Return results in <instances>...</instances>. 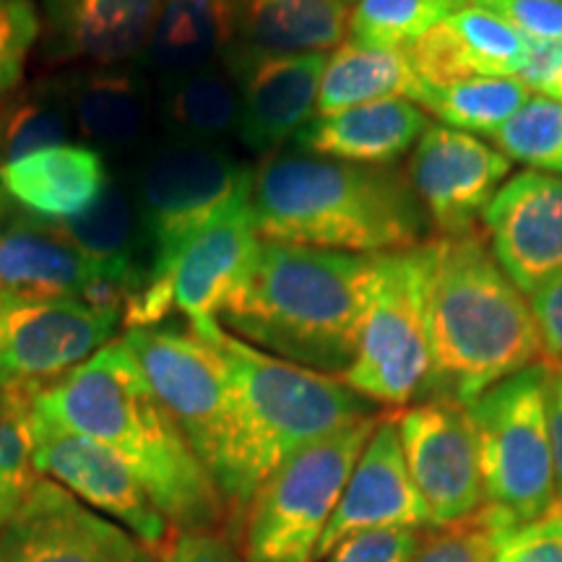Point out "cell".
I'll return each instance as SVG.
<instances>
[{"label": "cell", "mask_w": 562, "mask_h": 562, "mask_svg": "<svg viewBox=\"0 0 562 562\" xmlns=\"http://www.w3.org/2000/svg\"><path fill=\"white\" fill-rule=\"evenodd\" d=\"M34 409L128 463L172 529H227V505L214 476L123 339L104 344L66 378L47 385L34 398Z\"/></svg>", "instance_id": "6da1fadb"}, {"label": "cell", "mask_w": 562, "mask_h": 562, "mask_svg": "<svg viewBox=\"0 0 562 562\" xmlns=\"http://www.w3.org/2000/svg\"><path fill=\"white\" fill-rule=\"evenodd\" d=\"M372 256L258 243L222 328L300 368L341 378L360 347Z\"/></svg>", "instance_id": "7a4b0ae2"}, {"label": "cell", "mask_w": 562, "mask_h": 562, "mask_svg": "<svg viewBox=\"0 0 562 562\" xmlns=\"http://www.w3.org/2000/svg\"><path fill=\"white\" fill-rule=\"evenodd\" d=\"M430 378L425 398L472 404L505 378L547 360L531 302L480 229L430 243Z\"/></svg>", "instance_id": "3957f363"}, {"label": "cell", "mask_w": 562, "mask_h": 562, "mask_svg": "<svg viewBox=\"0 0 562 562\" xmlns=\"http://www.w3.org/2000/svg\"><path fill=\"white\" fill-rule=\"evenodd\" d=\"M250 214L258 240L355 256L419 248L430 227L406 172L313 154L263 161Z\"/></svg>", "instance_id": "277c9868"}, {"label": "cell", "mask_w": 562, "mask_h": 562, "mask_svg": "<svg viewBox=\"0 0 562 562\" xmlns=\"http://www.w3.org/2000/svg\"><path fill=\"white\" fill-rule=\"evenodd\" d=\"M199 339L220 355L229 381V438L214 482L229 521L240 529L252 495L281 463L300 448L370 417L372 406L341 378L266 355L224 331L222 323Z\"/></svg>", "instance_id": "5b68a950"}, {"label": "cell", "mask_w": 562, "mask_h": 562, "mask_svg": "<svg viewBox=\"0 0 562 562\" xmlns=\"http://www.w3.org/2000/svg\"><path fill=\"white\" fill-rule=\"evenodd\" d=\"M375 414L292 453L258 487L240 521L245 562H313L351 469L378 425Z\"/></svg>", "instance_id": "8992f818"}, {"label": "cell", "mask_w": 562, "mask_h": 562, "mask_svg": "<svg viewBox=\"0 0 562 562\" xmlns=\"http://www.w3.org/2000/svg\"><path fill=\"white\" fill-rule=\"evenodd\" d=\"M256 170L220 144L172 138L146 149L128 188L136 203L151 279L170 281L180 250L216 214L250 195Z\"/></svg>", "instance_id": "52a82bcc"}, {"label": "cell", "mask_w": 562, "mask_h": 562, "mask_svg": "<svg viewBox=\"0 0 562 562\" xmlns=\"http://www.w3.org/2000/svg\"><path fill=\"white\" fill-rule=\"evenodd\" d=\"M430 243L372 256L360 347L341 381L370 404L404 409L430 378L427 339Z\"/></svg>", "instance_id": "ba28073f"}, {"label": "cell", "mask_w": 562, "mask_h": 562, "mask_svg": "<svg viewBox=\"0 0 562 562\" xmlns=\"http://www.w3.org/2000/svg\"><path fill=\"white\" fill-rule=\"evenodd\" d=\"M550 362L542 360L505 378L469 404L484 501L501 505L518 524L539 518L558 503L547 427Z\"/></svg>", "instance_id": "9c48e42d"}, {"label": "cell", "mask_w": 562, "mask_h": 562, "mask_svg": "<svg viewBox=\"0 0 562 562\" xmlns=\"http://www.w3.org/2000/svg\"><path fill=\"white\" fill-rule=\"evenodd\" d=\"M121 321L79 297L0 290V393L40 396L115 339Z\"/></svg>", "instance_id": "30bf717a"}, {"label": "cell", "mask_w": 562, "mask_h": 562, "mask_svg": "<svg viewBox=\"0 0 562 562\" xmlns=\"http://www.w3.org/2000/svg\"><path fill=\"white\" fill-rule=\"evenodd\" d=\"M123 341L157 398L214 476L229 438L232 396L224 364L206 341L175 328H136Z\"/></svg>", "instance_id": "8fae6325"}, {"label": "cell", "mask_w": 562, "mask_h": 562, "mask_svg": "<svg viewBox=\"0 0 562 562\" xmlns=\"http://www.w3.org/2000/svg\"><path fill=\"white\" fill-rule=\"evenodd\" d=\"M32 435L34 463L42 476L58 482L83 505L128 529L146 550L159 554L175 529L128 463L37 409H32Z\"/></svg>", "instance_id": "7c38bea8"}, {"label": "cell", "mask_w": 562, "mask_h": 562, "mask_svg": "<svg viewBox=\"0 0 562 562\" xmlns=\"http://www.w3.org/2000/svg\"><path fill=\"white\" fill-rule=\"evenodd\" d=\"M406 469L430 526L467 516L484 503L480 442L467 404L425 398L396 414Z\"/></svg>", "instance_id": "4fadbf2b"}, {"label": "cell", "mask_w": 562, "mask_h": 562, "mask_svg": "<svg viewBox=\"0 0 562 562\" xmlns=\"http://www.w3.org/2000/svg\"><path fill=\"white\" fill-rule=\"evenodd\" d=\"M128 529L40 476L0 529V562H154Z\"/></svg>", "instance_id": "5bb4252c"}, {"label": "cell", "mask_w": 562, "mask_h": 562, "mask_svg": "<svg viewBox=\"0 0 562 562\" xmlns=\"http://www.w3.org/2000/svg\"><path fill=\"white\" fill-rule=\"evenodd\" d=\"M510 175L501 149L448 125H432L412 149L406 178L438 237L476 232L490 201Z\"/></svg>", "instance_id": "9a60e30c"}, {"label": "cell", "mask_w": 562, "mask_h": 562, "mask_svg": "<svg viewBox=\"0 0 562 562\" xmlns=\"http://www.w3.org/2000/svg\"><path fill=\"white\" fill-rule=\"evenodd\" d=\"M482 220L492 256L526 297L562 273V175H513Z\"/></svg>", "instance_id": "2e32d148"}, {"label": "cell", "mask_w": 562, "mask_h": 562, "mask_svg": "<svg viewBox=\"0 0 562 562\" xmlns=\"http://www.w3.org/2000/svg\"><path fill=\"white\" fill-rule=\"evenodd\" d=\"M326 60V53L224 55V68L240 91L237 136L250 151L279 149L313 121Z\"/></svg>", "instance_id": "e0dca14e"}, {"label": "cell", "mask_w": 562, "mask_h": 562, "mask_svg": "<svg viewBox=\"0 0 562 562\" xmlns=\"http://www.w3.org/2000/svg\"><path fill=\"white\" fill-rule=\"evenodd\" d=\"M389 526H409V529L430 526V513L422 503L409 469H406L396 414L378 419L368 446L362 448L360 459L351 469L331 521L323 531L313 562L326 558L351 533L389 529Z\"/></svg>", "instance_id": "ac0fdd59"}, {"label": "cell", "mask_w": 562, "mask_h": 562, "mask_svg": "<svg viewBox=\"0 0 562 562\" xmlns=\"http://www.w3.org/2000/svg\"><path fill=\"white\" fill-rule=\"evenodd\" d=\"M250 195L216 214L188 240L172 266L175 307L186 315L191 334L206 336L220 328V313L237 290L258 250Z\"/></svg>", "instance_id": "d6986e66"}, {"label": "cell", "mask_w": 562, "mask_h": 562, "mask_svg": "<svg viewBox=\"0 0 562 562\" xmlns=\"http://www.w3.org/2000/svg\"><path fill=\"white\" fill-rule=\"evenodd\" d=\"M533 45L482 5H463L406 50L425 89L482 76H521Z\"/></svg>", "instance_id": "ffe728a7"}, {"label": "cell", "mask_w": 562, "mask_h": 562, "mask_svg": "<svg viewBox=\"0 0 562 562\" xmlns=\"http://www.w3.org/2000/svg\"><path fill=\"white\" fill-rule=\"evenodd\" d=\"M157 9L159 0H45L47 53L89 66L138 60Z\"/></svg>", "instance_id": "44dd1931"}, {"label": "cell", "mask_w": 562, "mask_h": 562, "mask_svg": "<svg viewBox=\"0 0 562 562\" xmlns=\"http://www.w3.org/2000/svg\"><path fill=\"white\" fill-rule=\"evenodd\" d=\"M74 131L97 151L136 149L149 128L157 100L136 66H87L58 79Z\"/></svg>", "instance_id": "7402d4cb"}, {"label": "cell", "mask_w": 562, "mask_h": 562, "mask_svg": "<svg viewBox=\"0 0 562 562\" xmlns=\"http://www.w3.org/2000/svg\"><path fill=\"white\" fill-rule=\"evenodd\" d=\"M430 128L427 112L409 100H381L328 117H315L294 136V146L313 157L364 167H393Z\"/></svg>", "instance_id": "603a6c76"}, {"label": "cell", "mask_w": 562, "mask_h": 562, "mask_svg": "<svg viewBox=\"0 0 562 562\" xmlns=\"http://www.w3.org/2000/svg\"><path fill=\"white\" fill-rule=\"evenodd\" d=\"M227 5L232 16L227 53L328 55L349 32L347 0H227Z\"/></svg>", "instance_id": "cb8c5ba5"}, {"label": "cell", "mask_w": 562, "mask_h": 562, "mask_svg": "<svg viewBox=\"0 0 562 562\" xmlns=\"http://www.w3.org/2000/svg\"><path fill=\"white\" fill-rule=\"evenodd\" d=\"M104 154L87 144H66L0 167V188L19 209L47 222L79 216L110 182Z\"/></svg>", "instance_id": "d4e9b609"}, {"label": "cell", "mask_w": 562, "mask_h": 562, "mask_svg": "<svg viewBox=\"0 0 562 562\" xmlns=\"http://www.w3.org/2000/svg\"><path fill=\"white\" fill-rule=\"evenodd\" d=\"M94 273L55 222L16 206L0 222V290L81 297Z\"/></svg>", "instance_id": "484cf974"}, {"label": "cell", "mask_w": 562, "mask_h": 562, "mask_svg": "<svg viewBox=\"0 0 562 562\" xmlns=\"http://www.w3.org/2000/svg\"><path fill=\"white\" fill-rule=\"evenodd\" d=\"M55 224L94 266L97 273L123 281L131 292L151 279L144 229L125 180L110 178L108 188L87 211Z\"/></svg>", "instance_id": "4316f807"}, {"label": "cell", "mask_w": 562, "mask_h": 562, "mask_svg": "<svg viewBox=\"0 0 562 562\" xmlns=\"http://www.w3.org/2000/svg\"><path fill=\"white\" fill-rule=\"evenodd\" d=\"M229 45L227 0H159L138 68L159 81H170L222 63Z\"/></svg>", "instance_id": "83f0119b"}, {"label": "cell", "mask_w": 562, "mask_h": 562, "mask_svg": "<svg viewBox=\"0 0 562 562\" xmlns=\"http://www.w3.org/2000/svg\"><path fill=\"white\" fill-rule=\"evenodd\" d=\"M425 91V83L414 74L409 55L404 50H381L347 40L328 55L315 115L328 117L381 100L419 104Z\"/></svg>", "instance_id": "f1b7e54d"}, {"label": "cell", "mask_w": 562, "mask_h": 562, "mask_svg": "<svg viewBox=\"0 0 562 562\" xmlns=\"http://www.w3.org/2000/svg\"><path fill=\"white\" fill-rule=\"evenodd\" d=\"M157 112L167 136L220 144L240 128V91L224 63L161 81Z\"/></svg>", "instance_id": "f546056e"}, {"label": "cell", "mask_w": 562, "mask_h": 562, "mask_svg": "<svg viewBox=\"0 0 562 562\" xmlns=\"http://www.w3.org/2000/svg\"><path fill=\"white\" fill-rule=\"evenodd\" d=\"M74 133L58 79H42L0 97V167L66 146Z\"/></svg>", "instance_id": "4dcf8cb0"}, {"label": "cell", "mask_w": 562, "mask_h": 562, "mask_svg": "<svg viewBox=\"0 0 562 562\" xmlns=\"http://www.w3.org/2000/svg\"><path fill=\"white\" fill-rule=\"evenodd\" d=\"M529 97V87L518 76H482L427 89L419 108L448 128L492 136Z\"/></svg>", "instance_id": "1f68e13d"}, {"label": "cell", "mask_w": 562, "mask_h": 562, "mask_svg": "<svg viewBox=\"0 0 562 562\" xmlns=\"http://www.w3.org/2000/svg\"><path fill=\"white\" fill-rule=\"evenodd\" d=\"M463 9L461 0H355L349 40L381 50H409L435 24Z\"/></svg>", "instance_id": "d6a6232c"}, {"label": "cell", "mask_w": 562, "mask_h": 562, "mask_svg": "<svg viewBox=\"0 0 562 562\" xmlns=\"http://www.w3.org/2000/svg\"><path fill=\"white\" fill-rule=\"evenodd\" d=\"M516 526L508 510L484 501L456 521L425 526L412 562H495L503 539Z\"/></svg>", "instance_id": "836d02e7"}, {"label": "cell", "mask_w": 562, "mask_h": 562, "mask_svg": "<svg viewBox=\"0 0 562 562\" xmlns=\"http://www.w3.org/2000/svg\"><path fill=\"white\" fill-rule=\"evenodd\" d=\"M32 393H0V529L40 480L34 463Z\"/></svg>", "instance_id": "e575fe53"}, {"label": "cell", "mask_w": 562, "mask_h": 562, "mask_svg": "<svg viewBox=\"0 0 562 562\" xmlns=\"http://www.w3.org/2000/svg\"><path fill=\"white\" fill-rule=\"evenodd\" d=\"M490 138L510 161H521L537 172L562 175V102L531 94Z\"/></svg>", "instance_id": "d590c367"}, {"label": "cell", "mask_w": 562, "mask_h": 562, "mask_svg": "<svg viewBox=\"0 0 562 562\" xmlns=\"http://www.w3.org/2000/svg\"><path fill=\"white\" fill-rule=\"evenodd\" d=\"M42 21L32 0H0V97L21 87Z\"/></svg>", "instance_id": "8d00e7d4"}, {"label": "cell", "mask_w": 562, "mask_h": 562, "mask_svg": "<svg viewBox=\"0 0 562 562\" xmlns=\"http://www.w3.org/2000/svg\"><path fill=\"white\" fill-rule=\"evenodd\" d=\"M501 16L533 47L562 45V0H472Z\"/></svg>", "instance_id": "74e56055"}, {"label": "cell", "mask_w": 562, "mask_h": 562, "mask_svg": "<svg viewBox=\"0 0 562 562\" xmlns=\"http://www.w3.org/2000/svg\"><path fill=\"white\" fill-rule=\"evenodd\" d=\"M419 533L422 529H409V526L351 533L318 562H412Z\"/></svg>", "instance_id": "f35d334b"}, {"label": "cell", "mask_w": 562, "mask_h": 562, "mask_svg": "<svg viewBox=\"0 0 562 562\" xmlns=\"http://www.w3.org/2000/svg\"><path fill=\"white\" fill-rule=\"evenodd\" d=\"M495 562H562V505L518 524L503 539Z\"/></svg>", "instance_id": "ab89813d"}, {"label": "cell", "mask_w": 562, "mask_h": 562, "mask_svg": "<svg viewBox=\"0 0 562 562\" xmlns=\"http://www.w3.org/2000/svg\"><path fill=\"white\" fill-rule=\"evenodd\" d=\"M154 562H245V558L224 531L175 529Z\"/></svg>", "instance_id": "60d3db41"}, {"label": "cell", "mask_w": 562, "mask_h": 562, "mask_svg": "<svg viewBox=\"0 0 562 562\" xmlns=\"http://www.w3.org/2000/svg\"><path fill=\"white\" fill-rule=\"evenodd\" d=\"M533 321L542 336L544 357L552 362H562V273L547 281L542 290L529 297Z\"/></svg>", "instance_id": "b9f144b4"}, {"label": "cell", "mask_w": 562, "mask_h": 562, "mask_svg": "<svg viewBox=\"0 0 562 562\" xmlns=\"http://www.w3.org/2000/svg\"><path fill=\"white\" fill-rule=\"evenodd\" d=\"M531 94L562 102V45L533 47L531 58L518 76Z\"/></svg>", "instance_id": "7bdbcfd3"}, {"label": "cell", "mask_w": 562, "mask_h": 562, "mask_svg": "<svg viewBox=\"0 0 562 562\" xmlns=\"http://www.w3.org/2000/svg\"><path fill=\"white\" fill-rule=\"evenodd\" d=\"M550 362V383H547V427H550V448L554 467V497L562 505V362Z\"/></svg>", "instance_id": "ee69618b"}, {"label": "cell", "mask_w": 562, "mask_h": 562, "mask_svg": "<svg viewBox=\"0 0 562 562\" xmlns=\"http://www.w3.org/2000/svg\"><path fill=\"white\" fill-rule=\"evenodd\" d=\"M11 206H13V201L9 199V195H5L3 188H0V222L5 220V214H9Z\"/></svg>", "instance_id": "f6af8a7d"}, {"label": "cell", "mask_w": 562, "mask_h": 562, "mask_svg": "<svg viewBox=\"0 0 562 562\" xmlns=\"http://www.w3.org/2000/svg\"><path fill=\"white\" fill-rule=\"evenodd\" d=\"M461 3H463V5H469V3H472V0H461Z\"/></svg>", "instance_id": "bcb514c9"}, {"label": "cell", "mask_w": 562, "mask_h": 562, "mask_svg": "<svg viewBox=\"0 0 562 562\" xmlns=\"http://www.w3.org/2000/svg\"><path fill=\"white\" fill-rule=\"evenodd\" d=\"M347 3H349V5H351V3H355V0H347Z\"/></svg>", "instance_id": "7dc6e473"}]
</instances>
